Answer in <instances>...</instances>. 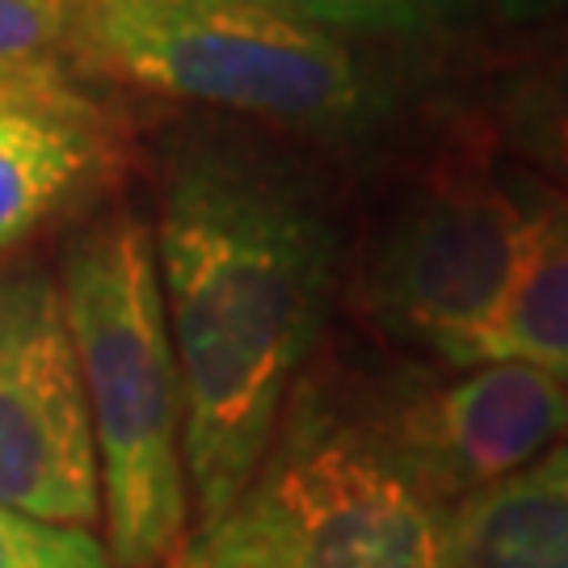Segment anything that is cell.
Here are the masks:
<instances>
[{
    "instance_id": "11",
    "label": "cell",
    "mask_w": 568,
    "mask_h": 568,
    "mask_svg": "<svg viewBox=\"0 0 568 568\" xmlns=\"http://www.w3.org/2000/svg\"><path fill=\"white\" fill-rule=\"evenodd\" d=\"M497 126L523 161L568 185V34L501 81Z\"/></svg>"
},
{
    "instance_id": "2",
    "label": "cell",
    "mask_w": 568,
    "mask_h": 568,
    "mask_svg": "<svg viewBox=\"0 0 568 568\" xmlns=\"http://www.w3.org/2000/svg\"><path fill=\"white\" fill-rule=\"evenodd\" d=\"M60 295L93 422L110 560L178 565L190 527L182 379L152 227L131 211L89 224L63 253Z\"/></svg>"
},
{
    "instance_id": "7",
    "label": "cell",
    "mask_w": 568,
    "mask_h": 568,
    "mask_svg": "<svg viewBox=\"0 0 568 568\" xmlns=\"http://www.w3.org/2000/svg\"><path fill=\"white\" fill-rule=\"evenodd\" d=\"M568 422V384L518 363H485L459 379L413 392L371 429L438 506L501 485L530 467Z\"/></svg>"
},
{
    "instance_id": "13",
    "label": "cell",
    "mask_w": 568,
    "mask_h": 568,
    "mask_svg": "<svg viewBox=\"0 0 568 568\" xmlns=\"http://www.w3.org/2000/svg\"><path fill=\"white\" fill-rule=\"evenodd\" d=\"M0 568H114V560L89 530L51 527L0 506Z\"/></svg>"
},
{
    "instance_id": "9",
    "label": "cell",
    "mask_w": 568,
    "mask_h": 568,
    "mask_svg": "<svg viewBox=\"0 0 568 568\" xmlns=\"http://www.w3.org/2000/svg\"><path fill=\"white\" fill-rule=\"evenodd\" d=\"M447 568H568V447L450 509Z\"/></svg>"
},
{
    "instance_id": "17",
    "label": "cell",
    "mask_w": 568,
    "mask_h": 568,
    "mask_svg": "<svg viewBox=\"0 0 568 568\" xmlns=\"http://www.w3.org/2000/svg\"><path fill=\"white\" fill-rule=\"evenodd\" d=\"M72 4H98V0H72ZM270 4H283V0H270ZM286 9V4H283Z\"/></svg>"
},
{
    "instance_id": "1",
    "label": "cell",
    "mask_w": 568,
    "mask_h": 568,
    "mask_svg": "<svg viewBox=\"0 0 568 568\" xmlns=\"http://www.w3.org/2000/svg\"><path fill=\"white\" fill-rule=\"evenodd\" d=\"M164 316L182 379V455L199 530L244 501L321 337L337 224L295 164L194 143L169 164L156 220Z\"/></svg>"
},
{
    "instance_id": "6",
    "label": "cell",
    "mask_w": 568,
    "mask_h": 568,
    "mask_svg": "<svg viewBox=\"0 0 568 568\" xmlns=\"http://www.w3.org/2000/svg\"><path fill=\"white\" fill-rule=\"evenodd\" d=\"M0 506L51 527L102 518V471L60 283L0 274Z\"/></svg>"
},
{
    "instance_id": "5",
    "label": "cell",
    "mask_w": 568,
    "mask_h": 568,
    "mask_svg": "<svg viewBox=\"0 0 568 568\" xmlns=\"http://www.w3.org/2000/svg\"><path fill=\"white\" fill-rule=\"evenodd\" d=\"M535 211L476 164L443 169L392 220L371 265V307L400 342L467 366L506 304Z\"/></svg>"
},
{
    "instance_id": "18",
    "label": "cell",
    "mask_w": 568,
    "mask_h": 568,
    "mask_svg": "<svg viewBox=\"0 0 568 568\" xmlns=\"http://www.w3.org/2000/svg\"><path fill=\"white\" fill-rule=\"evenodd\" d=\"M565 429H568V422H565Z\"/></svg>"
},
{
    "instance_id": "10",
    "label": "cell",
    "mask_w": 568,
    "mask_h": 568,
    "mask_svg": "<svg viewBox=\"0 0 568 568\" xmlns=\"http://www.w3.org/2000/svg\"><path fill=\"white\" fill-rule=\"evenodd\" d=\"M467 363H518L568 384V206L535 211L523 265L506 304Z\"/></svg>"
},
{
    "instance_id": "12",
    "label": "cell",
    "mask_w": 568,
    "mask_h": 568,
    "mask_svg": "<svg viewBox=\"0 0 568 568\" xmlns=\"http://www.w3.org/2000/svg\"><path fill=\"white\" fill-rule=\"evenodd\" d=\"M72 0H0V84L68 81Z\"/></svg>"
},
{
    "instance_id": "15",
    "label": "cell",
    "mask_w": 568,
    "mask_h": 568,
    "mask_svg": "<svg viewBox=\"0 0 568 568\" xmlns=\"http://www.w3.org/2000/svg\"><path fill=\"white\" fill-rule=\"evenodd\" d=\"M422 26H464L476 13V0H405Z\"/></svg>"
},
{
    "instance_id": "3",
    "label": "cell",
    "mask_w": 568,
    "mask_h": 568,
    "mask_svg": "<svg viewBox=\"0 0 568 568\" xmlns=\"http://www.w3.org/2000/svg\"><path fill=\"white\" fill-rule=\"evenodd\" d=\"M72 47L105 77L307 135H354L384 110L379 81L333 30L270 0L72 4Z\"/></svg>"
},
{
    "instance_id": "4",
    "label": "cell",
    "mask_w": 568,
    "mask_h": 568,
    "mask_svg": "<svg viewBox=\"0 0 568 568\" xmlns=\"http://www.w3.org/2000/svg\"><path fill=\"white\" fill-rule=\"evenodd\" d=\"M450 509L366 429H291L244 501L169 568H447Z\"/></svg>"
},
{
    "instance_id": "8",
    "label": "cell",
    "mask_w": 568,
    "mask_h": 568,
    "mask_svg": "<svg viewBox=\"0 0 568 568\" xmlns=\"http://www.w3.org/2000/svg\"><path fill=\"white\" fill-rule=\"evenodd\" d=\"M105 161L102 114L68 81L0 84V253L68 211Z\"/></svg>"
},
{
    "instance_id": "16",
    "label": "cell",
    "mask_w": 568,
    "mask_h": 568,
    "mask_svg": "<svg viewBox=\"0 0 568 568\" xmlns=\"http://www.w3.org/2000/svg\"><path fill=\"white\" fill-rule=\"evenodd\" d=\"M488 4L506 21H539L568 9V0H488Z\"/></svg>"
},
{
    "instance_id": "14",
    "label": "cell",
    "mask_w": 568,
    "mask_h": 568,
    "mask_svg": "<svg viewBox=\"0 0 568 568\" xmlns=\"http://www.w3.org/2000/svg\"><path fill=\"white\" fill-rule=\"evenodd\" d=\"M291 13L316 21L325 30H366V34H384V30H422L417 13L405 0H283Z\"/></svg>"
}]
</instances>
